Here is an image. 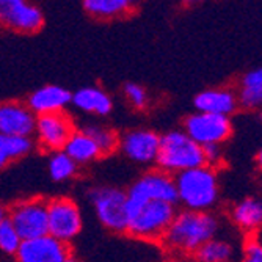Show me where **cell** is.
I'll return each mask as SVG.
<instances>
[{
	"label": "cell",
	"instance_id": "cell-1",
	"mask_svg": "<svg viewBox=\"0 0 262 262\" xmlns=\"http://www.w3.org/2000/svg\"><path fill=\"white\" fill-rule=\"evenodd\" d=\"M220 222L212 212L181 210L162 237V245L178 256H193L200 247L217 237Z\"/></svg>",
	"mask_w": 262,
	"mask_h": 262
},
{
	"label": "cell",
	"instance_id": "cell-2",
	"mask_svg": "<svg viewBox=\"0 0 262 262\" xmlns=\"http://www.w3.org/2000/svg\"><path fill=\"white\" fill-rule=\"evenodd\" d=\"M178 203L185 210L210 212L220 198V182L215 168L207 165L182 171L174 176Z\"/></svg>",
	"mask_w": 262,
	"mask_h": 262
},
{
	"label": "cell",
	"instance_id": "cell-3",
	"mask_svg": "<svg viewBox=\"0 0 262 262\" xmlns=\"http://www.w3.org/2000/svg\"><path fill=\"white\" fill-rule=\"evenodd\" d=\"M176 215V206L162 201L129 203L126 234L140 241H162L165 231Z\"/></svg>",
	"mask_w": 262,
	"mask_h": 262
},
{
	"label": "cell",
	"instance_id": "cell-4",
	"mask_svg": "<svg viewBox=\"0 0 262 262\" xmlns=\"http://www.w3.org/2000/svg\"><path fill=\"white\" fill-rule=\"evenodd\" d=\"M157 168L176 176L182 171L204 165L203 146L184 130H170L160 135V146L156 159Z\"/></svg>",
	"mask_w": 262,
	"mask_h": 262
},
{
	"label": "cell",
	"instance_id": "cell-5",
	"mask_svg": "<svg viewBox=\"0 0 262 262\" xmlns=\"http://www.w3.org/2000/svg\"><path fill=\"white\" fill-rule=\"evenodd\" d=\"M99 223L112 232H126L127 195L126 190L110 185L91 188L88 193Z\"/></svg>",
	"mask_w": 262,
	"mask_h": 262
},
{
	"label": "cell",
	"instance_id": "cell-6",
	"mask_svg": "<svg viewBox=\"0 0 262 262\" xmlns=\"http://www.w3.org/2000/svg\"><path fill=\"white\" fill-rule=\"evenodd\" d=\"M83 228L79 204L68 196H57L47 201V234L69 245Z\"/></svg>",
	"mask_w": 262,
	"mask_h": 262
},
{
	"label": "cell",
	"instance_id": "cell-7",
	"mask_svg": "<svg viewBox=\"0 0 262 262\" xmlns=\"http://www.w3.org/2000/svg\"><path fill=\"white\" fill-rule=\"evenodd\" d=\"M7 220L22 241L42 237L47 234V201L42 198L20 200L7 210Z\"/></svg>",
	"mask_w": 262,
	"mask_h": 262
},
{
	"label": "cell",
	"instance_id": "cell-8",
	"mask_svg": "<svg viewBox=\"0 0 262 262\" xmlns=\"http://www.w3.org/2000/svg\"><path fill=\"white\" fill-rule=\"evenodd\" d=\"M129 203H146V201H162L168 204H178V193L174 176L165 173L159 168L143 173L129 188Z\"/></svg>",
	"mask_w": 262,
	"mask_h": 262
},
{
	"label": "cell",
	"instance_id": "cell-9",
	"mask_svg": "<svg viewBox=\"0 0 262 262\" xmlns=\"http://www.w3.org/2000/svg\"><path fill=\"white\" fill-rule=\"evenodd\" d=\"M184 132L200 146L222 145L232 134V121L229 116L195 112L185 118Z\"/></svg>",
	"mask_w": 262,
	"mask_h": 262
},
{
	"label": "cell",
	"instance_id": "cell-10",
	"mask_svg": "<svg viewBox=\"0 0 262 262\" xmlns=\"http://www.w3.org/2000/svg\"><path fill=\"white\" fill-rule=\"evenodd\" d=\"M76 132L73 118L68 113H52L36 116L35 121V138L41 149L57 152L63 151L69 137Z\"/></svg>",
	"mask_w": 262,
	"mask_h": 262
},
{
	"label": "cell",
	"instance_id": "cell-11",
	"mask_svg": "<svg viewBox=\"0 0 262 262\" xmlns=\"http://www.w3.org/2000/svg\"><path fill=\"white\" fill-rule=\"evenodd\" d=\"M42 24V11L29 0H0V26L20 33H33Z\"/></svg>",
	"mask_w": 262,
	"mask_h": 262
},
{
	"label": "cell",
	"instance_id": "cell-12",
	"mask_svg": "<svg viewBox=\"0 0 262 262\" xmlns=\"http://www.w3.org/2000/svg\"><path fill=\"white\" fill-rule=\"evenodd\" d=\"M160 135L149 129H134L120 137V149L129 160L140 165L156 163Z\"/></svg>",
	"mask_w": 262,
	"mask_h": 262
},
{
	"label": "cell",
	"instance_id": "cell-13",
	"mask_svg": "<svg viewBox=\"0 0 262 262\" xmlns=\"http://www.w3.org/2000/svg\"><path fill=\"white\" fill-rule=\"evenodd\" d=\"M69 256V245L46 234L36 239L22 241L14 259L16 262H64Z\"/></svg>",
	"mask_w": 262,
	"mask_h": 262
},
{
	"label": "cell",
	"instance_id": "cell-14",
	"mask_svg": "<svg viewBox=\"0 0 262 262\" xmlns=\"http://www.w3.org/2000/svg\"><path fill=\"white\" fill-rule=\"evenodd\" d=\"M35 113L19 101L0 102V135L32 137L35 130Z\"/></svg>",
	"mask_w": 262,
	"mask_h": 262
},
{
	"label": "cell",
	"instance_id": "cell-15",
	"mask_svg": "<svg viewBox=\"0 0 262 262\" xmlns=\"http://www.w3.org/2000/svg\"><path fill=\"white\" fill-rule=\"evenodd\" d=\"M71 96L73 94L60 85H44L30 94L27 107L35 113V116L61 113L68 105H71Z\"/></svg>",
	"mask_w": 262,
	"mask_h": 262
},
{
	"label": "cell",
	"instance_id": "cell-16",
	"mask_svg": "<svg viewBox=\"0 0 262 262\" xmlns=\"http://www.w3.org/2000/svg\"><path fill=\"white\" fill-rule=\"evenodd\" d=\"M193 105L196 112L201 113L231 118V115L239 108V99H237V94L229 88H207L196 94Z\"/></svg>",
	"mask_w": 262,
	"mask_h": 262
},
{
	"label": "cell",
	"instance_id": "cell-17",
	"mask_svg": "<svg viewBox=\"0 0 262 262\" xmlns=\"http://www.w3.org/2000/svg\"><path fill=\"white\" fill-rule=\"evenodd\" d=\"M71 104L83 113L98 116H107L113 108V101L108 93L98 86H83L77 90L71 96Z\"/></svg>",
	"mask_w": 262,
	"mask_h": 262
},
{
	"label": "cell",
	"instance_id": "cell-18",
	"mask_svg": "<svg viewBox=\"0 0 262 262\" xmlns=\"http://www.w3.org/2000/svg\"><path fill=\"white\" fill-rule=\"evenodd\" d=\"M231 219L245 234H256L262 228V200L257 196H247L235 203L231 209Z\"/></svg>",
	"mask_w": 262,
	"mask_h": 262
},
{
	"label": "cell",
	"instance_id": "cell-19",
	"mask_svg": "<svg viewBox=\"0 0 262 262\" xmlns=\"http://www.w3.org/2000/svg\"><path fill=\"white\" fill-rule=\"evenodd\" d=\"M63 151L71 157V160L77 166L90 165L101 157V152L96 146V143H94L91 137L85 134L82 129H76V132L69 137Z\"/></svg>",
	"mask_w": 262,
	"mask_h": 262
},
{
	"label": "cell",
	"instance_id": "cell-20",
	"mask_svg": "<svg viewBox=\"0 0 262 262\" xmlns=\"http://www.w3.org/2000/svg\"><path fill=\"white\" fill-rule=\"evenodd\" d=\"M140 2L141 0H83V8L98 19H113L127 14Z\"/></svg>",
	"mask_w": 262,
	"mask_h": 262
},
{
	"label": "cell",
	"instance_id": "cell-21",
	"mask_svg": "<svg viewBox=\"0 0 262 262\" xmlns=\"http://www.w3.org/2000/svg\"><path fill=\"white\" fill-rule=\"evenodd\" d=\"M33 148L35 141L32 137L0 135V156L5 159L7 163L27 157L33 151Z\"/></svg>",
	"mask_w": 262,
	"mask_h": 262
},
{
	"label": "cell",
	"instance_id": "cell-22",
	"mask_svg": "<svg viewBox=\"0 0 262 262\" xmlns=\"http://www.w3.org/2000/svg\"><path fill=\"white\" fill-rule=\"evenodd\" d=\"M198 262H232L234 259V247L231 242L213 237L207 241L198 251L193 254Z\"/></svg>",
	"mask_w": 262,
	"mask_h": 262
},
{
	"label": "cell",
	"instance_id": "cell-23",
	"mask_svg": "<svg viewBox=\"0 0 262 262\" xmlns=\"http://www.w3.org/2000/svg\"><path fill=\"white\" fill-rule=\"evenodd\" d=\"M47 170H49V176L52 181L66 182L76 178L79 166L71 160V157L64 151H57V152H51Z\"/></svg>",
	"mask_w": 262,
	"mask_h": 262
},
{
	"label": "cell",
	"instance_id": "cell-24",
	"mask_svg": "<svg viewBox=\"0 0 262 262\" xmlns=\"http://www.w3.org/2000/svg\"><path fill=\"white\" fill-rule=\"evenodd\" d=\"M82 130L85 134H88L91 137V140L96 143V146L101 152V157L108 156L118 149V145H120V135H118L115 130L104 127V126H86Z\"/></svg>",
	"mask_w": 262,
	"mask_h": 262
},
{
	"label": "cell",
	"instance_id": "cell-25",
	"mask_svg": "<svg viewBox=\"0 0 262 262\" xmlns=\"http://www.w3.org/2000/svg\"><path fill=\"white\" fill-rule=\"evenodd\" d=\"M20 244H22L20 235L13 228V225L8 220H5L0 225V251L8 256H14Z\"/></svg>",
	"mask_w": 262,
	"mask_h": 262
},
{
	"label": "cell",
	"instance_id": "cell-26",
	"mask_svg": "<svg viewBox=\"0 0 262 262\" xmlns=\"http://www.w3.org/2000/svg\"><path fill=\"white\" fill-rule=\"evenodd\" d=\"M239 105L250 112H262V85L242 86L239 94Z\"/></svg>",
	"mask_w": 262,
	"mask_h": 262
},
{
	"label": "cell",
	"instance_id": "cell-27",
	"mask_svg": "<svg viewBox=\"0 0 262 262\" xmlns=\"http://www.w3.org/2000/svg\"><path fill=\"white\" fill-rule=\"evenodd\" d=\"M123 90H124V96H126L127 102H129L134 108H137V110L146 108L149 98H148L146 90L143 88L140 83L127 82V83L124 85V88H123Z\"/></svg>",
	"mask_w": 262,
	"mask_h": 262
},
{
	"label": "cell",
	"instance_id": "cell-28",
	"mask_svg": "<svg viewBox=\"0 0 262 262\" xmlns=\"http://www.w3.org/2000/svg\"><path fill=\"white\" fill-rule=\"evenodd\" d=\"M203 154H204V165L210 166V168H217L219 165L223 163L222 145H207V146H203Z\"/></svg>",
	"mask_w": 262,
	"mask_h": 262
},
{
	"label": "cell",
	"instance_id": "cell-29",
	"mask_svg": "<svg viewBox=\"0 0 262 262\" xmlns=\"http://www.w3.org/2000/svg\"><path fill=\"white\" fill-rule=\"evenodd\" d=\"M242 262H262V244L251 239L244 247Z\"/></svg>",
	"mask_w": 262,
	"mask_h": 262
},
{
	"label": "cell",
	"instance_id": "cell-30",
	"mask_svg": "<svg viewBox=\"0 0 262 262\" xmlns=\"http://www.w3.org/2000/svg\"><path fill=\"white\" fill-rule=\"evenodd\" d=\"M251 85H262V66L248 71L244 76L242 86H251Z\"/></svg>",
	"mask_w": 262,
	"mask_h": 262
},
{
	"label": "cell",
	"instance_id": "cell-31",
	"mask_svg": "<svg viewBox=\"0 0 262 262\" xmlns=\"http://www.w3.org/2000/svg\"><path fill=\"white\" fill-rule=\"evenodd\" d=\"M256 165H257L259 171L262 173V146H260V149H259L257 154H256Z\"/></svg>",
	"mask_w": 262,
	"mask_h": 262
},
{
	"label": "cell",
	"instance_id": "cell-32",
	"mask_svg": "<svg viewBox=\"0 0 262 262\" xmlns=\"http://www.w3.org/2000/svg\"><path fill=\"white\" fill-rule=\"evenodd\" d=\"M171 262H198L193 256H184V257H178Z\"/></svg>",
	"mask_w": 262,
	"mask_h": 262
},
{
	"label": "cell",
	"instance_id": "cell-33",
	"mask_svg": "<svg viewBox=\"0 0 262 262\" xmlns=\"http://www.w3.org/2000/svg\"><path fill=\"white\" fill-rule=\"evenodd\" d=\"M182 2H184L185 7H196V5L203 4L204 0H182Z\"/></svg>",
	"mask_w": 262,
	"mask_h": 262
},
{
	"label": "cell",
	"instance_id": "cell-34",
	"mask_svg": "<svg viewBox=\"0 0 262 262\" xmlns=\"http://www.w3.org/2000/svg\"><path fill=\"white\" fill-rule=\"evenodd\" d=\"M5 220H7V209L0 206V225H2Z\"/></svg>",
	"mask_w": 262,
	"mask_h": 262
},
{
	"label": "cell",
	"instance_id": "cell-35",
	"mask_svg": "<svg viewBox=\"0 0 262 262\" xmlns=\"http://www.w3.org/2000/svg\"><path fill=\"white\" fill-rule=\"evenodd\" d=\"M7 165H8V163L5 162V159H4L2 156H0V170H2V168H5Z\"/></svg>",
	"mask_w": 262,
	"mask_h": 262
},
{
	"label": "cell",
	"instance_id": "cell-36",
	"mask_svg": "<svg viewBox=\"0 0 262 262\" xmlns=\"http://www.w3.org/2000/svg\"><path fill=\"white\" fill-rule=\"evenodd\" d=\"M64 262H80L79 259H76V257H73V256H69Z\"/></svg>",
	"mask_w": 262,
	"mask_h": 262
},
{
	"label": "cell",
	"instance_id": "cell-37",
	"mask_svg": "<svg viewBox=\"0 0 262 262\" xmlns=\"http://www.w3.org/2000/svg\"><path fill=\"white\" fill-rule=\"evenodd\" d=\"M259 116H260V123H262V112H259Z\"/></svg>",
	"mask_w": 262,
	"mask_h": 262
}]
</instances>
